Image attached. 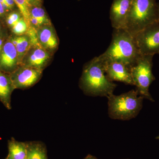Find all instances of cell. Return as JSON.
<instances>
[{"label":"cell","instance_id":"cell-15","mask_svg":"<svg viewBox=\"0 0 159 159\" xmlns=\"http://www.w3.org/2000/svg\"><path fill=\"white\" fill-rule=\"evenodd\" d=\"M8 149L6 159H27L26 142H18L12 138L8 141Z\"/></svg>","mask_w":159,"mask_h":159},{"label":"cell","instance_id":"cell-23","mask_svg":"<svg viewBox=\"0 0 159 159\" xmlns=\"http://www.w3.org/2000/svg\"><path fill=\"white\" fill-rule=\"evenodd\" d=\"M0 2L2 3L3 8H4V9H5V11H8L10 10V9H9V7L7 6V4L5 2V0H0Z\"/></svg>","mask_w":159,"mask_h":159},{"label":"cell","instance_id":"cell-5","mask_svg":"<svg viewBox=\"0 0 159 159\" xmlns=\"http://www.w3.org/2000/svg\"><path fill=\"white\" fill-rule=\"evenodd\" d=\"M153 55H142L130 69L131 74L140 96L152 102L154 100L149 92V87L156 78L152 72Z\"/></svg>","mask_w":159,"mask_h":159},{"label":"cell","instance_id":"cell-10","mask_svg":"<svg viewBox=\"0 0 159 159\" xmlns=\"http://www.w3.org/2000/svg\"><path fill=\"white\" fill-rule=\"evenodd\" d=\"M20 66L17 51L9 39L0 53V71L10 75Z\"/></svg>","mask_w":159,"mask_h":159},{"label":"cell","instance_id":"cell-9","mask_svg":"<svg viewBox=\"0 0 159 159\" xmlns=\"http://www.w3.org/2000/svg\"><path fill=\"white\" fill-rule=\"evenodd\" d=\"M132 0H113L110 19L114 29H124L130 12Z\"/></svg>","mask_w":159,"mask_h":159},{"label":"cell","instance_id":"cell-20","mask_svg":"<svg viewBox=\"0 0 159 159\" xmlns=\"http://www.w3.org/2000/svg\"><path fill=\"white\" fill-rule=\"evenodd\" d=\"M23 17L20 12L17 11H13L11 12L7 16L6 19V23L7 25L10 28H12Z\"/></svg>","mask_w":159,"mask_h":159},{"label":"cell","instance_id":"cell-11","mask_svg":"<svg viewBox=\"0 0 159 159\" xmlns=\"http://www.w3.org/2000/svg\"><path fill=\"white\" fill-rule=\"evenodd\" d=\"M102 64L106 75L111 81H119L125 84L134 85L130 69L127 66L118 61Z\"/></svg>","mask_w":159,"mask_h":159},{"label":"cell","instance_id":"cell-29","mask_svg":"<svg viewBox=\"0 0 159 159\" xmlns=\"http://www.w3.org/2000/svg\"><path fill=\"white\" fill-rule=\"evenodd\" d=\"M157 139H158L159 140V135L157 137H156V138Z\"/></svg>","mask_w":159,"mask_h":159},{"label":"cell","instance_id":"cell-12","mask_svg":"<svg viewBox=\"0 0 159 159\" xmlns=\"http://www.w3.org/2000/svg\"><path fill=\"white\" fill-rule=\"evenodd\" d=\"M36 29L39 42L43 48L50 52L57 49L58 39L51 24L44 25Z\"/></svg>","mask_w":159,"mask_h":159},{"label":"cell","instance_id":"cell-21","mask_svg":"<svg viewBox=\"0 0 159 159\" xmlns=\"http://www.w3.org/2000/svg\"><path fill=\"white\" fill-rule=\"evenodd\" d=\"M27 2L30 7L40 6L42 2V0H27Z\"/></svg>","mask_w":159,"mask_h":159},{"label":"cell","instance_id":"cell-25","mask_svg":"<svg viewBox=\"0 0 159 159\" xmlns=\"http://www.w3.org/2000/svg\"><path fill=\"white\" fill-rule=\"evenodd\" d=\"M4 38L0 36V53L2 49L3 45H4Z\"/></svg>","mask_w":159,"mask_h":159},{"label":"cell","instance_id":"cell-1","mask_svg":"<svg viewBox=\"0 0 159 159\" xmlns=\"http://www.w3.org/2000/svg\"><path fill=\"white\" fill-rule=\"evenodd\" d=\"M141 55L133 35L125 29H114L110 44L97 57L102 63L118 61L131 69Z\"/></svg>","mask_w":159,"mask_h":159},{"label":"cell","instance_id":"cell-19","mask_svg":"<svg viewBox=\"0 0 159 159\" xmlns=\"http://www.w3.org/2000/svg\"><path fill=\"white\" fill-rule=\"evenodd\" d=\"M29 27L25 20L22 17L18 22L11 28L12 32L17 35L25 34Z\"/></svg>","mask_w":159,"mask_h":159},{"label":"cell","instance_id":"cell-14","mask_svg":"<svg viewBox=\"0 0 159 159\" xmlns=\"http://www.w3.org/2000/svg\"><path fill=\"white\" fill-rule=\"evenodd\" d=\"M29 11L30 26L37 29L44 25L51 24L45 11L40 6L31 7Z\"/></svg>","mask_w":159,"mask_h":159},{"label":"cell","instance_id":"cell-27","mask_svg":"<svg viewBox=\"0 0 159 159\" xmlns=\"http://www.w3.org/2000/svg\"><path fill=\"white\" fill-rule=\"evenodd\" d=\"M158 6V21L159 22V2L157 3Z\"/></svg>","mask_w":159,"mask_h":159},{"label":"cell","instance_id":"cell-2","mask_svg":"<svg viewBox=\"0 0 159 159\" xmlns=\"http://www.w3.org/2000/svg\"><path fill=\"white\" fill-rule=\"evenodd\" d=\"M79 85L86 95L107 97L113 94L117 87L107 77L103 64L97 57L84 65Z\"/></svg>","mask_w":159,"mask_h":159},{"label":"cell","instance_id":"cell-28","mask_svg":"<svg viewBox=\"0 0 159 159\" xmlns=\"http://www.w3.org/2000/svg\"><path fill=\"white\" fill-rule=\"evenodd\" d=\"M1 31H2V27H1V24H0V34H1Z\"/></svg>","mask_w":159,"mask_h":159},{"label":"cell","instance_id":"cell-3","mask_svg":"<svg viewBox=\"0 0 159 159\" xmlns=\"http://www.w3.org/2000/svg\"><path fill=\"white\" fill-rule=\"evenodd\" d=\"M108 98L109 116L111 119L129 120L138 116L143 105L144 97L136 90H132L119 96L113 94Z\"/></svg>","mask_w":159,"mask_h":159},{"label":"cell","instance_id":"cell-16","mask_svg":"<svg viewBox=\"0 0 159 159\" xmlns=\"http://www.w3.org/2000/svg\"><path fill=\"white\" fill-rule=\"evenodd\" d=\"M10 39L16 49L19 61L20 66L23 57L32 47L31 41L26 33L22 35L10 38Z\"/></svg>","mask_w":159,"mask_h":159},{"label":"cell","instance_id":"cell-18","mask_svg":"<svg viewBox=\"0 0 159 159\" xmlns=\"http://www.w3.org/2000/svg\"><path fill=\"white\" fill-rule=\"evenodd\" d=\"M16 6L18 7L20 12L21 13L23 17L25 20L26 22L28 23L29 26V17H30V6L27 2V0H14Z\"/></svg>","mask_w":159,"mask_h":159},{"label":"cell","instance_id":"cell-17","mask_svg":"<svg viewBox=\"0 0 159 159\" xmlns=\"http://www.w3.org/2000/svg\"><path fill=\"white\" fill-rule=\"evenodd\" d=\"M27 159H48L46 145L40 142H26Z\"/></svg>","mask_w":159,"mask_h":159},{"label":"cell","instance_id":"cell-8","mask_svg":"<svg viewBox=\"0 0 159 159\" xmlns=\"http://www.w3.org/2000/svg\"><path fill=\"white\" fill-rule=\"evenodd\" d=\"M51 58V52L41 46H33L23 57L20 66L43 70Z\"/></svg>","mask_w":159,"mask_h":159},{"label":"cell","instance_id":"cell-13","mask_svg":"<svg viewBox=\"0 0 159 159\" xmlns=\"http://www.w3.org/2000/svg\"><path fill=\"white\" fill-rule=\"evenodd\" d=\"M14 89L9 75L0 71V101L7 109H11V95Z\"/></svg>","mask_w":159,"mask_h":159},{"label":"cell","instance_id":"cell-24","mask_svg":"<svg viewBox=\"0 0 159 159\" xmlns=\"http://www.w3.org/2000/svg\"><path fill=\"white\" fill-rule=\"evenodd\" d=\"M6 12V11H5V9L3 8L2 3L0 2V17L4 16Z\"/></svg>","mask_w":159,"mask_h":159},{"label":"cell","instance_id":"cell-26","mask_svg":"<svg viewBox=\"0 0 159 159\" xmlns=\"http://www.w3.org/2000/svg\"><path fill=\"white\" fill-rule=\"evenodd\" d=\"M84 159H98L96 157L93 156L89 154L87 156L85 157V158Z\"/></svg>","mask_w":159,"mask_h":159},{"label":"cell","instance_id":"cell-30","mask_svg":"<svg viewBox=\"0 0 159 159\" xmlns=\"http://www.w3.org/2000/svg\"></svg>","mask_w":159,"mask_h":159},{"label":"cell","instance_id":"cell-6","mask_svg":"<svg viewBox=\"0 0 159 159\" xmlns=\"http://www.w3.org/2000/svg\"><path fill=\"white\" fill-rule=\"evenodd\" d=\"M142 55L159 54V22L152 23L134 35Z\"/></svg>","mask_w":159,"mask_h":159},{"label":"cell","instance_id":"cell-22","mask_svg":"<svg viewBox=\"0 0 159 159\" xmlns=\"http://www.w3.org/2000/svg\"><path fill=\"white\" fill-rule=\"evenodd\" d=\"M5 1L10 10L14 8L16 5L14 0H5Z\"/></svg>","mask_w":159,"mask_h":159},{"label":"cell","instance_id":"cell-4","mask_svg":"<svg viewBox=\"0 0 159 159\" xmlns=\"http://www.w3.org/2000/svg\"><path fill=\"white\" fill-rule=\"evenodd\" d=\"M157 3V0H132L124 29L134 35L158 21Z\"/></svg>","mask_w":159,"mask_h":159},{"label":"cell","instance_id":"cell-7","mask_svg":"<svg viewBox=\"0 0 159 159\" xmlns=\"http://www.w3.org/2000/svg\"><path fill=\"white\" fill-rule=\"evenodd\" d=\"M42 70L20 66L9 75L15 89H25L31 87L39 81Z\"/></svg>","mask_w":159,"mask_h":159}]
</instances>
